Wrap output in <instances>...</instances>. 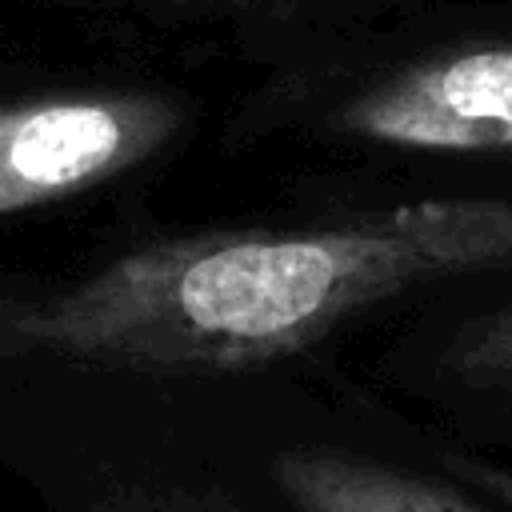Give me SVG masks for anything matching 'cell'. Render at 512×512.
<instances>
[{"instance_id":"3","label":"cell","mask_w":512,"mask_h":512,"mask_svg":"<svg viewBox=\"0 0 512 512\" xmlns=\"http://www.w3.org/2000/svg\"><path fill=\"white\" fill-rule=\"evenodd\" d=\"M328 132L416 156L512 160V44L428 52L344 92Z\"/></svg>"},{"instance_id":"4","label":"cell","mask_w":512,"mask_h":512,"mask_svg":"<svg viewBox=\"0 0 512 512\" xmlns=\"http://www.w3.org/2000/svg\"><path fill=\"white\" fill-rule=\"evenodd\" d=\"M404 376L420 384L460 432L512 452V276L468 284L408 348Z\"/></svg>"},{"instance_id":"5","label":"cell","mask_w":512,"mask_h":512,"mask_svg":"<svg viewBox=\"0 0 512 512\" xmlns=\"http://www.w3.org/2000/svg\"><path fill=\"white\" fill-rule=\"evenodd\" d=\"M268 476L288 512H496L440 472L336 444L284 448Z\"/></svg>"},{"instance_id":"1","label":"cell","mask_w":512,"mask_h":512,"mask_svg":"<svg viewBox=\"0 0 512 512\" xmlns=\"http://www.w3.org/2000/svg\"><path fill=\"white\" fill-rule=\"evenodd\" d=\"M512 276V196H428L284 228L148 244L0 292V356L104 372H232L400 300Z\"/></svg>"},{"instance_id":"7","label":"cell","mask_w":512,"mask_h":512,"mask_svg":"<svg viewBox=\"0 0 512 512\" xmlns=\"http://www.w3.org/2000/svg\"><path fill=\"white\" fill-rule=\"evenodd\" d=\"M116 4H168V8H196V4H240V0H116Z\"/></svg>"},{"instance_id":"6","label":"cell","mask_w":512,"mask_h":512,"mask_svg":"<svg viewBox=\"0 0 512 512\" xmlns=\"http://www.w3.org/2000/svg\"><path fill=\"white\" fill-rule=\"evenodd\" d=\"M84 512H248L216 484H120Z\"/></svg>"},{"instance_id":"2","label":"cell","mask_w":512,"mask_h":512,"mask_svg":"<svg viewBox=\"0 0 512 512\" xmlns=\"http://www.w3.org/2000/svg\"><path fill=\"white\" fill-rule=\"evenodd\" d=\"M184 128V104L164 92L100 88L0 104V216L92 192Z\"/></svg>"}]
</instances>
